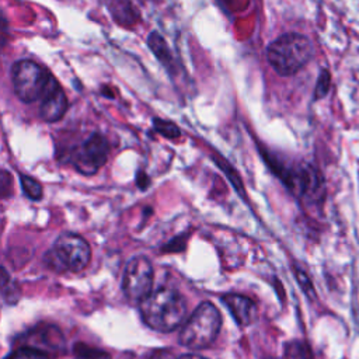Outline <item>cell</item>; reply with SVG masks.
Segmentation results:
<instances>
[{
	"label": "cell",
	"mask_w": 359,
	"mask_h": 359,
	"mask_svg": "<svg viewBox=\"0 0 359 359\" xmlns=\"http://www.w3.org/2000/svg\"><path fill=\"white\" fill-rule=\"evenodd\" d=\"M143 321L153 330L167 332L178 328L187 316L184 296L168 286L151 290L140 303Z\"/></svg>",
	"instance_id": "6da1fadb"
},
{
	"label": "cell",
	"mask_w": 359,
	"mask_h": 359,
	"mask_svg": "<svg viewBox=\"0 0 359 359\" xmlns=\"http://www.w3.org/2000/svg\"><path fill=\"white\" fill-rule=\"evenodd\" d=\"M272 69L283 77L297 73L314 55L311 41L300 34L289 32L276 38L266 50Z\"/></svg>",
	"instance_id": "7a4b0ae2"
},
{
	"label": "cell",
	"mask_w": 359,
	"mask_h": 359,
	"mask_svg": "<svg viewBox=\"0 0 359 359\" xmlns=\"http://www.w3.org/2000/svg\"><path fill=\"white\" fill-rule=\"evenodd\" d=\"M222 316L209 302L201 303L180 332V342L188 349H205L210 346L219 335Z\"/></svg>",
	"instance_id": "3957f363"
},
{
	"label": "cell",
	"mask_w": 359,
	"mask_h": 359,
	"mask_svg": "<svg viewBox=\"0 0 359 359\" xmlns=\"http://www.w3.org/2000/svg\"><path fill=\"white\" fill-rule=\"evenodd\" d=\"M91 258L90 245L77 234H60L46 254V264L56 271L79 272L87 266Z\"/></svg>",
	"instance_id": "277c9868"
},
{
	"label": "cell",
	"mask_w": 359,
	"mask_h": 359,
	"mask_svg": "<svg viewBox=\"0 0 359 359\" xmlns=\"http://www.w3.org/2000/svg\"><path fill=\"white\" fill-rule=\"evenodd\" d=\"M53 77L32 60H18L11 67V81L15 95L22 102L42 100Z\"/></svg>",
	"instance_id": "5b68a950"
},
{
	"label": "cell",
	"mask_w": 359,
	"mask_h": 359,
	"mask_svg": "<svg viewBox=\"0 0 359 359\" xmlns=\"http://www.w3.org/2000/svg\"><path fill=\"white\" fill-rule=\"evenodd\" d=\"M153 266L146 257H133L125 266L122 290L125 296L140 303L153 289Z\"/></svg>",
	"instance_id": "8992f818"
},
{
	"label": "cell",
	"mask_w": 359,
	"mask_h": 359,
	"mask_svg": "<svg viewBox=\"0 0 359 359\" xmlns=\"http://www.w3.org/2000/svg\"><path fill=\"white\" fill-rule=\"evenodd\" d=\"M109 153L108 140L100 135H91L72 154V163L84 175L95 174L107 161Z\"/></svg>",
	"instance_id": "52a82bcc"
},
{
	"label": "cell",
	"mask_w": 359,
	"mask_h": 359,
	"mask_svg": "<svg viewBox=\"0 0 359 359\" xmlns=\"http://www.w3.org/2000/svg\"><path fill=\"white\" fill-rule=\"evenodd\" d=\"M67 98L59 84L52 80L48 91L41 100L39 115L46 122H56L63 118L65 112L67 111Z\"/></svg>",
	"instance_id": "ba28073f"
},
{
	"label": "cell",
	"mask_w": 359,
	"mask_h": 359,
	"mask_svg": "<svg viewBox=\"0 0 359 359\" xmlns=\"http://www.w3.org/2000/svg\"><path fill=\"white\" fill-rule=\"evenodd\" d=\"M222 302L226 304L238 325H250L258 317V309L250 297L237 293H226L222 297Z\"/></svg>",
	"instance_id": "9c48e42d"
},
{
	"label": "cell",
	"mask_w": 359,
	"mask_h": 359,
	"mask_svg": "<svg viewBox=\"0 0 359 359\" xmlns=\"http://www.w3.org/2000/svg\"><path fill=\"white\" fill-rule=\"evenodd\" d=\"M107 7L111 11V15L123 25L135 24L139 18V11L132 0H108Z\"/></svg>",
	"instance_id": "30bf717a"
},
{
	"label": "cell",
	"mask_w": 359,
	"mask_h": 359,
	"mask_svg": "<svg viewBox=\"0 0 359 359\" xmlns=\"http://www.w3.org/2000/svg\"><path fill=\"white\" fill-rule=\"evenodd\" d=\"M285 359H314V353L306 342L290 341L285 346Z\"/></svg>",
	"instance_id": "8fae6325"
},
{
	"label": "cell",
	"mask_w": 359,
	"mask_h": 359,
	"mask_svg": "<svg viewBox=\"0 0 359 359\" xmlns=\"http://www.w3.org/2000/svg\"><path fill=\"white\" fill-rule=\"evenodd\" d=\"M6 359H49L48 353L36 346H21L11 352Z\"/></svg>",
	"instance_id": "7c38bea8"
},
{
	"label": "cell",
	"mask_w": 359,
	"mask_h": 359,
	"mask_svg": "<svg viewBox=\"0 0 359 359\" xmlns=\"http://www.w3.org/2000/svg\"><path fill=\"white\" fill-rule=\"evenodd\" d=\"M21 185H22V189H24V194L29 198V199H34V201H38L42 198V187L41 184L32 178V177H28V175H21Z\"/></svg>",
	"instance_id": "4fadbf2b"
},
{
	"label": "cell",
	"mask_w": 359,
	"mask_h": 359,
	"mask_svg": "<svg viewBox=\"0 0 359 359\" xmlns=\"http://www.w3.org/2000/svg\"><path fill=\"white\" fill-rule=\"evenodd\" d=\"M77 359H109V356L105 352H101L94 348H88L83 344H79L74 346Z\"/></svg>",
	"instance_id": "5bb4252c"
},
{
	"label": "cell",
	"mask_w": 359,
	"mask_h": 359,
	"mask_svg": "<svg viewBox=\"0 0 359 359\" xmlns=\"http://www.w3.org/2000/svg\"><path fill=\"white\" fill-rule=\"evenodd\" d=\"M331 86V76L328 73V70H323L318 76L317 80V86H316V98H323L324 95L328 94Z\"/></svg>",
	"instance_id": "9a60e30c"
},
{
	"label": "cell",
	"mask_w": 359,
	"mask_h": 359,
	"mask_svg": "<svg viewBox=\"0 0 359 359\" xmlns=\"http://www.w3.org/2000/svg\"><path fill=\"white\" fill-rule=\"evenodd\" d=\"M154 128H156V130H158L161 135H164L167 137L180 136L178 128L171 122H165V121H161V119H154Z\"/></svg>",
	"instance_id": "2e32d148"
},
{
	"label": "cell",
	"mask_w": 359,
	"mask_h": 359,
	"mask_svg": "<svg viewBox=\"0 0 359 359\" xmlns=\"http://www.w3.org/2000/svg\"><path fill=\"white\" fill-rule=\"evenodd\" d=\"M296 273H297V275H296V276H297V280L300 282L303 290H304L306 293H310V294L313 296V294H314V293H313V286H311V282H310V279L307 278V275H306L304 272H302V271H297Z\"/></svg>",
	"instance_id": "e0dca14e"
},
{
	"label": "cell",
	"mask_w": 359,
	"mask_h": 359,
	"mask_svg": "<svg viewBox=\"0 0 359 359\" xmlns=\"http://www.w3.org/2000/svg\"><path fill=\"white\" fill-rule=\"evenodd\" d=\"M146 359H175V356L168 349H158V351H154L153 353H150Z\"/></svg>",
	"instance_id": "ac0fdd59"
},
{
	"label": "cell",
	"mask_w": 359,
	"mask_h": 359,
	"mask_svg": "<svg viewBox=\"0 0 359 359\" xmlns=\"http://www.w3.org/2000/svg\"><path fill=\"white\" fill-rule=\"evenodd\" d=\"M180 359H208V358H203L201 355H195V353H187L184 356H181Z\"/></svg>",
	"instance_id": "d6986e66"
}]
</instances>
